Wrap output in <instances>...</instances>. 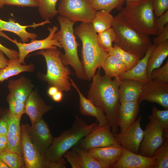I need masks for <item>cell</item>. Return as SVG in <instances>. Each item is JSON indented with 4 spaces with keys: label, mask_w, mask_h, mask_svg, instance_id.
Instances as JSON below:
<instances>
[{
    "label": "cell",
    "mask_w": 168,
    "mask_h": 168,
    "mask_svg": "<svg viewBox=\"0 0 168 168\" xmlns=\"http://www.w3.org/2000/svg\"><path fill=\"white\" fill-rule=\"evenodd\" d=\"M8 147V140L7 135H0V152Z\"/></svg>",
    "instance_id": "cell-49"
},
{
    "label": "cell",
    "mask_w": 168,
    "mask_h": 168,
    "mask_svg": "<svg viewBox=\"0 0 168 168\" xmlns=\"http://www.w3.org/2000/svg\"><path fill=\"white\" fill-rule=\"evenodd\" d=\"M74 33L82 43L81 63L86 80L91 81L109 55L99 43L91 22H82L74 29Z\"/></svg>",
    "instance_id": "cell-2"
},
{
    "label": "cell",
    "mask_w": 168,
    "mask_h": 168,
    "mask_svg": "<svg viewBox=\"0 0 168 168\" xmlns=\"http://www.w3.org/2000/svg\"><path fill=\"white\" fill-rule=\"evenodd\" d=\"M112 27L116 35L115 44L124 51L141 59L152 44L149 36L131 26L119 12L114 17Z\"/></svg>",
    "instance_id": "cell-4"
},
{
    "label": "cell",
    "mask_w": 168,
    "mask_h": 168,
    "mask_svg": "<svg viewBox=\"0 0 168 168\" xmlns=\"http://www.w3.org/2000/svg\"><path fill=\"white\" fill-rule=\"evenodd\" d=\"M37 0H5V5L22 7H38Z\"/></svg>",
    "instance_id": "cell-42"
},
{
    "label": "cell",
    "mask_w": 168,
    "mask_h": 168,
    "mask_svg": "<svg viewBox=\"0 0 168 168\" xmlns=\"http://www.w3.org/2000/svg\"><path fill=\"white\" fill-rule=\"evenodd\" d=\"M73 149L77 151L81 156L82 168H110L94 159L88 154L86 150L76 146L73 147Z\"/></svg>",
    "instance_id": "cell-36"
},
{
    "label": "cell",
    "mask_w": 168,
    "mask_h": 168,
    "mask_svg": "<svg viewBox=\"0 0 168 168\" xmlns=\"http://www.w3.org/2000/svg\"><path fill=\"white\" fill-rule=\"evenodd\" d=\"M157 17L156 18V23L159 34L165 26L168 24V10Z\"/></svg>",
    "instance_id": "cell-44"
},
{
    "label": "cell",
    "mask_w": 168,
    "mask_h": 168,
    "mask_svg": "<svg viewBox=\"0 0 168 168\" xmlns=\"http://www.w3.org/2000/svg\"><path fill=\"white\" fill-rule=\"evenodd\" d=\"M153 40V44L156 46L168 41V24L165 26Z\"/></svg>",
    "instance_id": "cell-43"
},
{
    "label": "cell",
    "mask_w": 168,
    "mask_h": 168,
    "mask_svg": "<svg viewBox=\"0 0 168 168\" xmlns=\"http://www.w3.org/2000/svg\"><path fill=\"white\" fill-rule=\"evenodd\" d=\"M63 157L66 159L72 168H82L81 158L79 153L75 150H68L65 152Z\"/></svg>",
    "instance_id": "cell-40"
},
{
    "label": "cell",
    "mask_w": 168,
    "mask_h": 168,
    "mask_svg": "<svg viewBox=\"0 0 168 168\" xmlns=\"http://www.w3.org/2000/svg\"><path fill=\"white\" fill-rule=\"evenodd\" d=\"M168 55V41L156 47L148 61L147 72L149 77L152 72L159 68Z\"/></svg>",
    "instance_id": "cell-26"
},
{
    "label": "cell",
    "mask_w": 168,
    "mask_h": 168,
    "mask_svg": "<svg viewBox=\"0 0 168 168\" xmlns=\"http://www.w3.org/2000/svg\"><path fill=\"white\" fill-rule=\"evenodd\" d=\"M9 106L8 113L13 118L21 120L22 115L25 113V104L22 103L9 94L7 96Z\"/></svg>",
    "instance_id": "cell-35"
},
{
    "label": "cell",
    "mask_w": 168,
    "mask_h": 168,
    "mask_svg": "<svg viewBox=\"0 0 168 168\" xmlns=\"http://www.w3.org/2000/svg\"></svg>",
    "instance_id": "cell-55"
},
{
    "label": "cell",
    "mask_w": 168,
    "mask_h": 168,
    "mask_svg": "<svg viewBox=\"0 0 168 168\" xmlns=\"http://www.w3.org/2000/svg\"><path fill=\"white\" fill-rule=\"evenodd\" d=\"M61 54L60 51L56 48L40 50L35 54L42 55L46 61L47 71L43 75L44 80L51 86L56 87L59 91L68 92L71 89L68 78L71 72L68 66L62 63Z\"/></svg>",
    "instance_id": "cell-7"
},
{
    "label": "cell",
    "mask_w": 168,
    "mask_h": 168,
    "mask_svg": "<svg viewBox=\"0 0 168 168\" xmlns=\"http://www.w3.org/2000/svg\"><path fill=\"white\" fill-rule=\"evenodd\" d=\"M140 116L124 130L114 135L117 142L129 151L138 154L143 137L144 131L141 128Z\"/></svg>",
    "instance_id": "cell-13"
},
{
    "label": "cell",
    "mask_w": 168,
    "mask_h": 168,
    "mask_svg": "<svg viewBox=\"0 0 168 168\" xmlns=\"http://www.w3.org/2000/svg\"><path fill=\"white\" fill-rule=\"evenodd\" d=\"M68 78L70 82L71 86L75 89L79 95L81 113L84 115L95 117L99 126H103L108 124L106 115L102 110L94 105L84 96L77 85L72 78L69 77Z\"/></svg>",
    "instance_id": "cell-20"
},
{
    "label": "cell",
    "mask_w": 168,
    "mask_h": 168,
    "mask_svg": "<svg viewBox=\"0 0 168 168\" xmlns=\"http://www.w3.org/2000/svg\"><path fill=\"white\" fill-rule=\"evenodd\" d=\"M96 12L104 10L110 12L114 9L121 10L125 0H87Z\"/></svg>",
    "instance_id": "cell-32"
},
{
    "label": "cell",
    "mask_w": 168,
    "mask_h": 168,
    "mask_svg": "<svg viewBox=\"0 0 168 168\" xmlns=\"http://www.w3.org/2000/svg\"><path fill=\"white\" fill-rule=\"evenodd\" d=\"M30 125L23 124L21 126V142L23 158L26 168H47L49 162L38 152L30 137Z\"/></svg>",
    "instance_id": "cell-12"
},
{
    "label": "cell",
    "mask_w": 168,
    "mask_h": 168,
    "mask_svg": "<svg viewBox=\"0 0 168 168\" xmlns=\"http://www.w3.org/2000/svg\"><path fill=\"white\" fill-rule=\"evenodd\" d=\"M33 64L23 65L18 61V58L11 60L10 63L5 68L0 70V82H2L8 78L23 72L34 71Z\"/></svg>",
    "instance_id": "cell-27"
},
{
    "label": "cell",
    "mask_w": 168,
    "mask_h": 168,
    "mask_svg": "<svg viewBox=\"0 0 168 168\" xmlns=\"http://www.w3.org/2000/svg\"><path fill=\"white\" fill-rule=\"evenodd\" d=\"M153 157L156 160V168H168V137H164L163 143L155 150Z\"/></svg>",
    "instance_id": "cell-34"
},
{
    "label": "cell",
    "mask_w": 168,
    "mask_h": 168,
    "mask_svg": "<svg viewBox=\"0 0 168 168\" xmlns=\"http://www.w3.org/2000/svg\"><path fill=\"white\" fill-rule=\"evenodd\" d=\"M28 133L32 142L39 153L44 157L45 153L54 138L48 124L42 118L29 126Z\"/></svg>",
    "instance_id": "cell-15"
},
{
    "label": "cell",
    "mask_w": 168,
    "mask_h": 168,
    "mask_svg": "<svg viewBox=\"0 0 168 168\" xmlns=\"http://www.w3.org/2000/svg\"><path fill=\"white\" fill-rule=\"evenodd\" d=\"M119 160L111 168H156V160L154 157H149L132 152L124 147Z\"/></svg>",
    "instance_id": "cell-16"
},
{
    "label": "cell",
    "mask_w": 168,
    "mask_h": 168,
    "mask_svg": "<svg viewBox=\"0 0 168 168\" xmlns=\"http://www.w3.org/2000/svg\"><path fill=\"white\" fill-rule=\"evenodd\" d=\"M141 0H125L127 2H138Z\"/></svg>",
    "instance_id": "cell-54"
},
{
    "label": "cell",
    "mask_w": 168,
    "mask_h": 168,
    "mask_svg": "<svg viewBox=\"0 0 168 168\" xmlns=\"http://www.w3.org/2000/svg\"><path fill=\"white\" fill-rule=\"evenodd\" d=\"M66 161L63 157L58 160L49 162L47 168H65Z\"/></svg>",
    "instance_id": "cell-47"
},
{
    "label": "cell",
    "mask_w": 168,
    "mask_h": 168,
    "mask_svg": "<svg viewBox=\"0 0 168 168\" xmlns=\"http://www.w3.org/2000/svg\"><path fill=\"white\" fill-rule=\"evenodd\" d=\"M138 100L120 104L119 127L120 132L124 130L136 119L139 110Z\"/></svg>",
    "instance_id": "cell-25"
},
{
    "label": "cell",
    "mask_w": 168,
    "mask_h": 168,
    "mask_svg": "<svg viewBox=\"0 0 168 168\" xmlns=\"http://www.w3.org/2000/svg\"><path fill=\"white\" fill-rule=\"evenodd\" d=\"M63 97L62 92L59 90L52 96L53 100L56 102H59L61 101Z\"/></svg>",
    "instance_id": "cell-50"
},
{
    "label": "cell",
    "mask_w": 168,
    "mask_h": 168,
    "mask_svg": "<svg viewBox=\"0 0 168 168\" xmlns=\"http://www.w3.org/2000/svg\"><path fill=\"white\" fill-rule=\"evenodd\" d=\"M100 68L93 76L87 92V98L103 111L111 126L113 134L119 132V89L120 79L119 76L112 79L100 74Z\"/></svg>",
    "instance_id": "cell-1"
},
{
    "label": "cell",
    "mask_w": 168,
    "mask_h": 168,
    "mask_svg": "<svg viewBox=\"0 0 168 168\" xmlns=\"http://www.w3.org/2000/svg\"><path fill=\"white\" fill-rule=\"evenodd\" d=\"M78 144V147L86 150L119 144L115 139L109 123L103 126L97 124Z\"/></svg>",
    "instance_id": "cell-11"
},
{
    "label": "cell",
    "mask_w": 168,
    "mask_h": 168,
    "mask_svg": "<svg viewBox=\"0 0 168 168\" xmlns=\"http://www.w3.org/2000/svg\"><path fill=\"white\" fill-rule=\"evenodd\" d=\"M8 129L7 114L0 119V135H7Z\"/></svg>",
    "instance_id": "cell-46"
},
{
    "label": "cell",
    "mask_w": 168,
    "mask_h": 168,
    "mask_svg": "<svg viewBox=\"0 0 168 168\" xmlns=\"http://www.w3.org/2000/svg\"><path fill=\"white\" fill-rule=\"evenodd\" d=\"M98 34V41L105 50L113 47L112 43L116 40V35L112 27Z\"/></svg>",
    "instance_id": "cell-37"
},
{
    "label": "cell",
    "mask_w": 168,
    "mask_h": 168,
    "mask_svg": "<svg viewBox=\"0 0 168 168\" xmlns=\"http://www.w3.org/2000/svg\"><path fill=\"white\" fill-rule=\"evenodd\" d=\"M105 75L110 78L119 76L128 71L125 64L120 60L112 55H109L101 67Z\"/></svg>",
    "instance_id": "cell-28"
},
{
    "label": "cell",
    "mask_w": 168,
    "mask_h": 168,
    "mask_svg": "<svg viewBox=\"0 0 168 168\" xmlns=\"http://www.w3.org/2000/svg\"><path fill=\"white\" fill-rule=\"evenodd\" d=\"M5 0H0V9L2 8L5 5Z\"/></svg>",
    "instance_id": "cell-53"
},
{
    "label": "cell",
    "mask_w": 168,
    "mask_h": 168,
    "mask_svg": "<svg viewBox=\"0 0 168 168\" xmlns=\"http://www.w3.org/2000/svg\"><path fill=\"white\" fill-rule=\"evenodd\" d=\"M33 87L31 82L24 76L15 80H10L7 85L9 94L24 104L32 91Z\"/></svg>",
    "instance_id": "cell-23"
},
{
    "label": "cell",
    "mask_w": 168,
    "mask_h": 168,
    "mask_svg": "<svg viewBox=\"0 0 168 168\" xmlns=\"http://www.w3.org/2000/svg\"><path fill=\"white\" fill-rule=\"evenodd\" d=\"M58 0H38V12L43 19L46 20L52 19L58 13L56 8V4Z\"/></svg>",
    "instance_id": "cell-33"
},
{
    "label": "cell",
    "mask_w": 168,
    "mask_h": 168,
    "mask_svg": "<svg viewBox=\"0 0 168 168\" xmlns=\"http://www.w3.org/2000/svg\"><path fill=\"white\" fill-rule=\"evenodd\" d=\"M4 53L0 50V70L7 66L10 63L11 60L6 58Z\"/></svg>",
    "instance_id": "cell-48"
},
{
    "label": "cell",
    "mask_w": 168,
    "mask_h": 168,
    "mask_svg": "<svg viewBox=\"0 0 168 168\" xmlns=\"http://www.w3.org/2000/svg\"><path fill=\"white\" fill-rule=\"evenodd\" d=\"M51 23L49 19H48L44 21L27 26H22L16 22L14 19L10 18L8 21L2 20L0 18V31H8L12 32L20 37L22 43H26L30 39H35L38 35L35 33H30L26 30L27 28L32 27L35 28L36 27L43 26L47 24Z\"/></svg>",
    "instance_id": "cell-17"
},
{
    "label": "cell",
    "mask_w": 168,
    "mask_h": 168,
    "mask_svg": "<svg viewBox=\"0 0 168 168\" xmlns=\"http://www.w3.org/2000/svg\"><path fill=\"white\" fill-rule=\"evenodd\" d=\"M0 168H9V167L0 159Z\"/></svg>",
    "instance_id": "cell-52"
},
{
    "label": "cell",
    "mask_w": 168,
    "mask_h": 168,
    "mask_svg": "<svg viewBox=\"0 0 168 168\" xmlns=\"http://www.w3.org/2000/svg\"><path fill=\"white\" fill-rule=\"evenodd\" d=\"M57 19L60 29L55 33L54 39L60 43L64 50V54L61 53L60 55L62 63L65 66H71L78 78L86 80L81 61L78 54L77 47L79 44L74 33L75 23L61 16H58Z\"/></svg>",
    "instance_id": "cell-6"
},
{
    "label": "cell",
    "mask_w": 168,
    "mask_h": 168,
    "mask_svg": "<svg viewBox=\"0 0 168 168\" xmlns=\"http://www.w3.org/2000/svg\"><path fill=\"white\" fill-rule=\"evenodd\" d=\"M149 120L144 131L143 137L139 149L138 154L143 156L153 157L155 150L164 141L163 129L156 120L150 114Z\"/></svg>",
    "instance_id": "cell-10"
},
{
    "label": "cell",
    "mask_w": 168,
    "mask_h": 168,
    "mask_svg": "<svg viewBox=\"0 0 168 168\" xmlns=\"http://www.w3.org/2000/svg\"><path fill=\"white\" fill-rule=\"evenodd\" d=\"M120 12L125 21L138 31L147 35L157 36L158 30L152 6V0L126 2Z\"/></svg>",
    "instance_id": "cell-5"
},
{
    "label": "cell",
    "mask_w": 168,
    "mask_h": 168,
    "mask_svg": "<svg viewBox=\"0 0 168 168\" xmlns=\"http://www.w3.org/2000/svg\"><path fill=\"white\" fill-rule=\"evenodd\" d=\"M151 115L156 120L162 128L164 135L168 136V109L161 110L156 106H153Z\"/></svg>",
    "instance_id": "cell-38"
},
{
    "label": "cell",
    "mask_w": 168,
    "mask_h": 168,
    "mask_svg": "<svg viewBox=\"0 0 168 168\" xmlns=\"http://www.w3.org/2000/svg\"><path fill=\"white\" fill-rule=\"evenodd\" d=\"M114 19L110 12L100 10L96 12L91 23L95 31L99 33L112 27Z\"/></svg>",
    "instance_id": "cell-29"
},
{
    "label": "cell",
    "mask_w": 168,
    "mask_h": 168,
    "mask_svg": "<svg viewBox=\"0 0 168 168\" xmlns=\"http://www.w3.org/2000/svg\"><path fill=\"white\" fill-rule=\"evenodd\" d=\"M0 159L9 168H21L25 167L23 157L8 147L0 152Z\"/></svg>",
    "instance_id": "cell-31"
},
{
    "label": "cell",
    "mask_w": 168,
    "mask_h": 168,
    "mask_svg": "<svg viewBox=\"0 0 168 168\" xmlns=\"http://www.w3.org/2000/svg\"><path fill=\"white\" fill-rule=\"evenodd\" d=\"M58 29V28L56 26L52 28L49 27L48 30L49 33L47 37L41 40L31 39L28 43L19 42L16 39L12 40L2 31H0V36L10 40L17 46L19 49V62L21 64H25V58L30 52L38 50L56 48L57 47L62 49L60 43L54 39V35Z\"/></svg>",
    "instance_id": "cell-9"
},
{
    "label": "cell",
    "mask_w": 168,
    "mask_h": 168,
    "mask_svg": "<svg viewBox=\"0 0 168 168\" xmlns=\"http://www.w3.org/2000/svg\"><path fill=\"white\" fill-rule=\"evenodd\" d=\"M0 50H2L10 60L18 58L19 52L14 50L8 49L0 43Z\"/></svg>",
    "instance_id": "cell-45"
},
{
    "label": "cell",
    "mask_w": 168,
    "mask_h": 168,
    "mask_svg": "<svg viewBox=\"0 0 168 168\" xmlns=\"http://www.w3.org/2000/svg\"><path fill=\"white\" fill-rule=\"evenodd\" d=\"M106 50L109 55L114 56L124 63L128 71L134 67L140 59L136 56L123 50L115 44L112 48Z\"/></svg>",
    "instance_id": "cell-30"
},
{
    "label": "cell",
    "mask_w": 168,
    "mask_h": 168,
    "mask_svg": "<svg viewBox=\"0 0 168 168\" xmlns=\"http://www.w3.org/2000/svg\"><path fill=\"white\" fill-rule=\"evenodd\" d=\"M58 10L60 16L74 23H91L96 12L87 0H61Z\"/></svg>",
    "instance_id": "cell-8"
},
{
    "label": "cell",
    "mask_w": 168,
    "mask_h": 168,
    "mask_svg": "<svg viewBox=\"0 0 168 168\" xmlns=\"http://www.w3.org/2000/svg\"><path fill=\"white\" fill-rule=\"evenodd\" d=\"M152 6L155 16L159 17L168 10V0H152Z\"/></svg>",
    "instance_id": "cell-41"
},
{
    "label": "cell",
    "mask_w": 168,
    "mask_h": 168,
    "mask_svg": "<svg viewBox=\"0 0 168 168\" xmlns=\"http://www.w3.org/2000/svg\"><path fill=\"white\" fill-rule=\"evenodd\" d=\"M52 108L46 105L36 90L32 91L25 103V113L29 116L32 124L43 118V115Z\"/></svg>",
    "instance_id": "cell-19"
},
{
    "label": "cell",
    "mask_w": 168,
    "mask_h": 168,
    "mask_svg": "<svg viewBox=\"0 0 168 168\" xmlns=\"http://www.w3.org/2000/svg\"><path fill=\"white\" fill-rule=\"evenodd\" d=\"M156 45L152 44L148 48L144 56L140 59L133 68L119 75L121 79H129L137 81L144 85L149 80L147 69L148 59Z\"/></svg>",
    "instance_id": "cell-21"
},
{
    "label": "cell",
    "mask_w": 168,
    "mask_h": 168,
    "mask_svg": "<svg viewBox=\"0 0 168 168\" xmlns=\"http://www.w3.org/2000/svg\"><path fill=\"white\" fill-rule=\"evenodd\" d=\"M87 151L88 154L97 161L111 168L119 159L123 152V147L118 144Z\"/></svg>",
    "instance_id": "cell-18"
},
{
    "label": "cell",
    "mask_w": 168,
    "mask_h": 168,
    "mask_svg": "<svg viewBox=\"0 0 168 168\" xmlns=\"http://www.w3.org/2000/svg\"><path fill=\"white\" fill-rule=\"evenodd\" d=\"M144 100L156 103L165 110L168 109V83L149 80L143 85L138 100L140 103Z\"/></svg>",
    "instance_id": "cell-14"
},
{
    "label": "cell",
    "mask_w": 168,
    "mask_h": 168,
    "mask_svg": "<svg viewBox=\"0 0 168 168\" xmlns=\"http://www.w3.org/2000/svg\"><path fill=\"white\" fill-rule=\"evenodd\" d=\"M75 120L70 128L63 131L58 137L54 138L44 154L47 162L56 161L63 157L65 152L78 144L98 124L96 122L88 124L79 117L75 115Z\"/></svg>",
    "instance_id": "cell-3"
},
{
    "label": "cell",
    "mask_w": 168,
    "mask_h": 168,
    "mask_svg": "<svg viewBox=\"0 0 168 168\" xmlns=\"http://www.w3.org/2000/svg\"><path fill=\"white\" fill-rule=\"evenodd\" d=\"M8 129L7 134L8 148L23 157L21 142V120L15 119L7 114Z\"/></svg>",
    "instance_id": "cell-24"
},
{
    "label": "cell",
    "mask_w": 168,
    "mask_h": 168,
    "mask_svg": "<svg viewBox=\"0 0 168 168\" xmlns=\"http://www.w3.org/2000/svg\"><path fill=\"white\" fill-rule=\"evenodd\" d=\"M149 79L151 81L168 83V60L162 67L155 69L152 72Z\"/></svg>",
    "instance_id": "cell-39"
},
{
    "label": "cell",
    "mask_w": 168,
    "mask_h": 168,
    "mask_svg": "<svg viewBox=\"0 0 168 168\" xmlns=\"http://www.w3.org/2000/svg\"><path fill=\"white\" fill-rule=\"evenodd\" d=\"M120 79L119 89L120 103L138 100L143 85L133 80Z\"/></svg>",
    "instance_id": "cell-22"
},
{
    "label": "cell",
    "mask_w": 168,
    "mask_h": 168,
    "mask_svg": "<svg viewBox=\"0 0 168 168\" xmlns=\"http://www.w3.org/2000/svg\"><path fill=\"white\" fill-rule=\"evenodd\" d=\"M58 91V90L56 87L51 86L49 88L48 90L47 93L49 96L52 97Z\"/></svg>",
    "instance_id": "cell-51"
}]
</instances>
